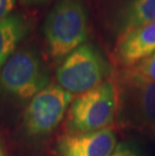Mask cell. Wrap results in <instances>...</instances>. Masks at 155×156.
I'll return each mask as SVG.
<instances>
[{
  "mask_svg": "<svg viewBox=\"0 0 155 156\" xmlns=\"http://www.w3.org/2000/svg\"><path fill=\"white\" fill-rule=\"evenodd\" d=\"M30 26L23 15L13 13L0 21V71L28 35Z\"/></svg>",
  "mask_w": 155,
  "mask_h": 156,
  "instance_id": "10",
  "label": "cell"
},
{
  "mask_svg": "<svg viewBox=\"0 0 155 156\" xmlns=\"http://www.w3.org/2000/svg\"><path fill=\"white\" fill-rule=\"evenodd\" d=\"M155 51V21L141 25L118 37L114 58L121 68H129Z\"/></svg>",
  "mask_w": 155,
  "mask_h": 156,
  "instance_id": "8",
  "label": "cell"
},
{
  "mask_svg": "<svg viewBox=\"0 0 155 156\" xmlns=\"http://www.w3.org/2000/svg\"><path fill=\"white\" fill-rule=\"evenodd\" d=\"M48 0H20V2L25 6H37L44 4Z\"/></svg>",
  "mask_w": 155,
  "mask_h": 156,
  "instance_id": "14",
  "label": "cell"
},
{
  "mask_svg": "<svg viewBox=\"0 0 155 156\" xmlns=\"http://www.w3.org/2000/svg\"><path fill=\"white\" fill-rule=\"evenodd\" d=\"M48 82V69L32 48L14 52L0 71V93L16 100H31Z\"/></svg>",
  "mask_w": 155,
  "mask_h": 156,
  "instance_id": "5",
  "label": "cell"
},
{
  "mask_svg": "<svg viewBox=\"0 0 155 156\" xmlns=\"http://www.w3.org/2000/svg\"><path fill=\"white\" fill-rule=\"evenodd\" d=\"M117 95L107 80L72 100L68 113L70 133H89L109 128L116 120Z\"/></svg>",
  "mask_w": 155,
  "mask_h": 156,
  "instance_id": "3",
  "label": "cell"
},
{
  "mask_svg": "<svg viewBox=\"0 0 155 156\" xmlns=\"http://www.w3.org/2000/svg\"><path fill=\"white\" fill-rule=\"evenodd\" d=\"M113 129L106 128L89 133H69L58 144V156H110L116 148Z\"/></svg>",
  "mask_w": 155,
  "mask_h": 156,
  "instance_id": "7",
  "label": "cell"
},
{
  "mask_svg": "<svg viewBox=\"0 0 155 156\" xmlns=\"http://www.w3.org/2000/svg\"><path fill=\"white\" fill-rule=\"evenodd\" d=\"M16 5V0H0V21L11 15Z\"/></svg>",
  "mask_w": 155,
  "mask_h": 156,
  "instance_id": "13",
  "label": "cell"
},
{
  "mask_svg": "<svg viewBox=\"0 0 155 156\" xmlns=\"http://www.w3.org/2000/svg\"><path fill=\"white\" fill-rule=\"evenodd\" d=\"M155 21V0H123L117 6L112 26L118 37L132 29Z\"/></svg>",
  "mask_w": 155,
  "mask_h": 156,
  "instance_id": "9",
  "label": "cell"
},
{
  "mask_svg": "<svg viewBox=\"0 0 155 156\" xmlns=\"http://www.w3.org/2000/svg\"><path fill=\"white\" fill-rule=\"evenodd\" d=\"M0 156H5L4 149H3V146H2V142H1V140H0Z\"/></svg>",
  "mask_w": 155,
  "mask_h": 156,
  "instance_id": "15",
  "label": "cell"
},
{
  "mask_svg": "<svg viewBox=\"0 0 155 156\" xmlns=\"http://www.w3.org/2000/svg\"><path fill=\"white\" fill-rule=\"evenodd\" d=\"M110 156H143V154L136 144L124 142L118 144Z\"/></svg>",
  "mask_w": 155,
  "mask_h": 156,
  "instance_id": "12",
  "label": "cell"
},
{
  "mask_svg": "<svg viewBox=\"0 0 155 156\" xmlns=\"http://www.w3.org/2000/svg\"><path fill=\"white\" fill-rule=\"evenodd\" d=\"M111 68L99 49L84 44L62 62L55 73L58 85L72 95H81L107 81Z\"/></svg>",
  "mask_w": 155,
  "mask_h": 156,
  "instance_id": "4",
  "label": "cell"
},
{
  "mask_svg": "<svg viewBox=\"0 0 155 156\" xmlns=\"http://www.w3.org/2000/svg\"><path fill=\"white\" fill-rule=\"evenodd\" d=\"M88 34L89 17L84 0H58L44 24L48 52L55 61L65 58L84 44Z\"/></svg>",
  "mask_w": 155,
  "mask_h": 156,
  "instance_id": "2",
  "label": "cell"
},
{
  "mask_svg": "<svg viewBox=\"0 0 155 156\" xmlns=\"http://www.w3.org/2000/svg\"><path fill=\"white\" fill-rule=\"evenodd\" d=\"M72 95L58 85H48L29 102L23 115V129L31 137L51 134L65 117Z\"/></svg>",
  "mask_w": 155,
  "mask_h": 156,
  "instance_id": "6",
  "label": "cell"
},
{
  "mask_svg": "<svg viewBox=\"0 0 155 156\" xmlns=\"http://www.w3.org/2000/svg\"><path fill=\"white\" fill-rule=\"evenodd\" d=\"M116 119L121 128L155 137V82L122 68L116 75Z\"/></svg>",
  "mask_w": 155,
  "mask_h": 156,
  "instance_id": "1",
  "label": "cell"
},
{
  "mask_svg": "<svg viewBox=\"0 0 155 156\" xmlns=\"http://www.w3.org/2000/svg\"><path fill=\"white\" fill-rule=\"evenodd\" d=\"M129 69L144 80L155 82V51Z\"/></svg>",
  "mask_w": 155,
  "mask_h": 156,
  "instance_id": "11",
  "label": "cell"
}]
</instances>
